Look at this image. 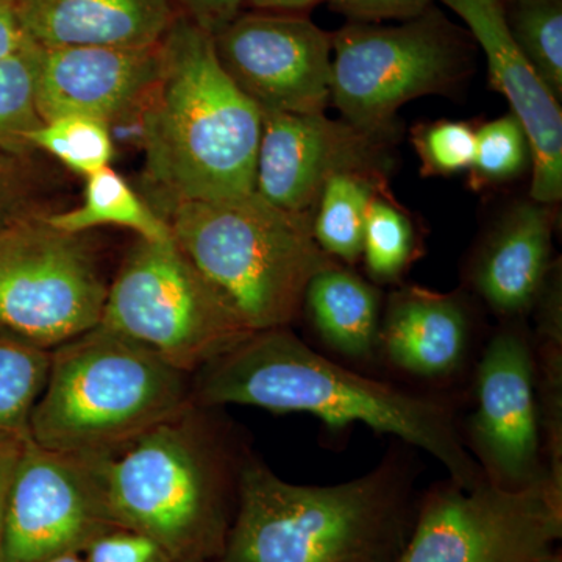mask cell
<instances>
[{
  "label": "cell",
  "instance_id": "cell-30",
  "mask_svg": "<svg viewBox=\"0 0 562 562\" xmlns=\"http://www.w3.org/2000/svg\"><path fill=\"white\" fill-rule=\"evenodd\" d=\"M476 127L465 121H432L412 132L422 177H450L469 172L475 157Z\"/></svg>",
  "mask_w": 562,
  "mask_h": 562
},
{
  "label": "cell",
  "instance_id": "cell-15",
  "mask_svg": "<svg viewBox=\"0 0 562 562\" xmlns=\"http://www.w3.org/2000/svg\"><path fill=\"white\" fill-rule=\"evenodd\" d=\"M464 22L487 63L491 87L505 95L531 146L530 199L554 205L562 199L561 102L546 87L505 20L503 0H441Z\"/></svg>",
  "mask_w": 562,
  "mask_h": 562
},
{
  "label": "cell",
  "instance_id": "cell-17",
  "mask_svg": "<svg viewBox=\"0 0 562 562\" xmlns=\"http://www.w3.org/2000/svg\"><path fill=\"white\" fill-rule=\"evenodd\" d=\"M557 206L524 199L491 225L469 265V283L503 322L525 321L552 271Z\"/></svg>",
  "mask_w": 562,
  "mask_h": 562
},
{
  "label": "cell",
  "instance_id": "cell-25",
  "mask_svg": "<svg viewBox=\"0 0 562 562\" xmlns=\"http://www.w3.org/2000/svg\"><path fill=\"white\" fill-rule=\"evenodd\" d=\"M41 47L27 40L0 60V151L2 154L31 157L32 132L41 120L36 105V70Z\"/></svg>",
  "mask_w": 562,
  "mask_h": 562
},
{
  "label": "cell",
  "instance_id": "cell-22",
  "mask_svg": "<svg viewBox=\"0 0 562 562\" xmlns=\"http://www.w3.org/2000/svg\"><path fill=\"white\" fill-rule=\"evenodd\" d=\"M46 220L58 231L77 235L99 227H117L146 241H173L168 221L111 166L85 179L80 205L57 213L47 211Z\"/></svg>",
  "mask_w": 562,
  "mask_h": 562
},
{
  "label": "cell",
  "instance_id": "cell-38",
  "mask_svg": "<svg viewBox=\"0 0 562 562\" xmlns=\"http://www.w3.org/2000/svg\"><path fill=\"white\" fill-rule=\"evenodd\" d=\"M44 562H85L83 558H81L80 553H66L61 554V557L52 558V560H47Z\"/></svg>",
  "mask_w": 562,
  "mask_h": 562
},
{
  "label": "cell",
  "instance_id": "cell-7",
  "mask_svg": "<svg viewBox=\"0 0 562 562\" xmlns=\"http://www.w3.org/2000/svg\"><path fill=\"white\" fill-rule=\"evenodd\" d=\"M331 103L361 131L397 139V113L425 95H454L475 72L468 29L438 7L401 24L347 22L331 32Z\"/></svg>",
  "mask_w": 562,
  "mask_h": 562
},
{
  "label": "cell",
  "instance_id": "cell-5",
  "mask_svg": "<svg viewBox=\"0 0 562 562\" xmlns=\"http://www.w3.org/2000/svg\"><path fill=\"white\" fill-rule=\"evenodd\" d=\"M192 375L99 324L50 350L49 373L29 422L44 449L94 453L192 405Z\"/></svg>",
  "mask_w": 562,
  "mask_h": 562
},
{
  "label": "cell",
  "instance_id": "cell-39",
  "mask_svg": "<svg viewBox=\"0 0 562 562\" xmlns=\"http://www.w3.org/2000/svg\"><path fill=\"white\" fill-rule=\"evenodd\" d=\"M538 562H562V554L560 552V550H552V552H549L547 554H543V557L541 558V560H539Z\"/></svg>",
  "mask_w": 562,
  "mask_h": 562
},
{
  "label": "cell",
  "instance_id": "cell-33",
  "mask_svg": "<svg viewBox=\"0 0 562 562\" xmlns=\"http://www.w3.org/2000/svg\"><path fill=\"white\" fill-rule=\"evenodd\" d=\"M333 13L347 22L406 21L419 16L435 5V0H327Z\"/></svg>",
  "mask_w": 562,
  "mask_h": 562
},
{
  "label": "cell",
  "instance_id": "cell-32",
  "mask_svg": "<svg viewBox=\"0 0 562 562\" xmlns=\"http://www.w3.org/2000/svg\"><path fill=\"white\" fill-rule=\"evenodd\" d=\"M31 158L0 151V228L25 214L44 211Z\"/></svg>",
  "mask_w": 562,
  "mask_h": 562
},
{
  "label": "cell",
  "instance_id": "cell-36",
  "mask_svg": "<svg viewBox=\"0 0 562 562\" xmlns=\"http://www.w3.org/2000/svg\"><path fill=\"white\" fill-rule=\"evenodd\" d=\"M27 40L18 20L14 0H0V60L20 49Z\"/></svg>",
  "mask_w": 562,
  "mask_h": 562
},
{
  "label": "cell",
  "instance_id": "cell-24",
  "mask_svg": "<svg viewBox=\"0 0 562 562\" xmlns=\"http://www.w3.org/2000/svg\"><path fill=\"white\" fill-rule=\"evenodd\" d=\"M419 228L392 198L390 188L373 199L362 235L361 261L376 286L403 279L420 254Z\"/></svg>",
  "mask_w": 562,
  "mask_h": 562
},
{
  "label": "cell",
  "instance_id": "cell-16",
  "mask_svg": "<svg viewBox=\"0 0 562 562\" xmlns=\"http://www.w3.org/2000/svg\"><path fill=\"white\" fill-rule=\"evenodd\" d=\"M161 63V43L41 47L35 87L41 120L87 116L113 127L138 109L160 77Z\"/></svg>",
  "mask_w": 562,
  "mask_h": 562
},
{
  "label": "cell",
  "instance_id": "cell-1",
  "mask_svg": "<svg viewBox=\"0 0 562 562\" xmlns=\"http://www.w3.org/2000/svg\"><path fill=\"white\" fill-rule=\"evenodd\" d=\"M192 402L202 408L310 414L331 430L362 424L430 453L464 490L486 480L465 447L452 403L351 371L306 346L290 327L250 333L203 366L192 375Z\"/></svg>",
  "mask_w": 562,
  "mask_h": 562
},
{
  "label": "cell",
  "instance_id": "cell-3",
  "mask_svg": "<svg viewBox=\"0 0 562 562\" xmlns=\"http://www.w3.org/2000/svg\"><path fill=\"white\" fill-rule=\"evenodd\" d=\"M161 72L138 114L144 177L158 213L255 191L262 111L227 76L213 36L180 16L161 40Z\"/></svg>",
  "mask_w": 562,
  "mask_h": 562
},
{
  "label": "cell",
  "instance_id": "cell-20",
  "mask_svg": "<svg viewBox=\"0 0 562 562\" xmlns=\"http://www.w3.org/2000/svg\"><path fill=\"white\" fill-rule=\"evenodd\" d=\"M383 305L380 286L331 261L310 280L302 313L325 347L346 360L369 362L376 358Z\"/></svg>",
  "mask_w": 562,
  "mask_h": 562
},
{
  "label": "cell",
  "instance_id": "cell-26",
  "mask_svg": "<svg viewBox=\"0 0 562 562\" xmlns=\"http://www.w3.org/2000/svg\"><path fill=\"white\" fill-rule=\"evenodd\" d=\"M517 47L558 101H562V0H503Z\"/></svg>",
  "mask_w": 562,
  "mask_h": 562
},
{
  "label": "cell",
  "instance_id": "cell-29",
  "mask_svg": "<svg viewBox=\"0 0 562 562\" xmlns=\"http://www.w3.org/2000/svg\"><path fill=\"white\" fill-rule=\"evenodd\" d=\"M528 168H531L530 140L512 111L476 127L475 157L469 169L473 190L512 183Z\"/></svg>",
  "mask_w": 562,
  "mask_h": 562
},
{
  "label": "cell",
  "instance_id": "cell-35",
  "mask_svg": "<svg viewBox=\"0 0 562 562\" xmlns=\"http://www.w3.org/2000/svg\"><path fill=\"white\" fill-rule=\"evenodd\" d=\"M27 438L29 435L0 431V539H2L3 519H5L11 483H13L14 472L20 464Z\"/></svg>",
  "mask_w": 562,
  "mask_h": 562
},
{
  "label": "cell",
  "instance_id": "cell-2",
  "mask_svg": "<svg viewBox=\"0 0 562 562\" xmlns=\"http://www.w3.org/2000/svg\"><path fill=\"white\" fill-rule=\"evenodd\" d=\"M222 408L188 406L128 441L90 457L111 519L149 536L176 562L224 552L249 450Z\"/></svg>",
  "mask_w": 562,
  "mask_h": 562
},
{
  "label": "cell",
  "instance_id": "cell-8",
  "mask_svg": "<svg viewBox=\"0 0 562 562\" xmlns=\"http://www.w3.org/2000/svg\"><path fill=\"white\" fill-rule=\"evenodd\" d=\"M101 325L190 375L254 333L176 241L139 238L110 283Z\"/></svg>",
  "mask_w": 562,
  "mask_h": 562
},
{
  "label": "cell",
  "instance_id": "cell-11",
  "mask_svg": "<svg viewBox=\"0 0 562 562\" xmlns=\"http://www.w3.org/2000/svg\"><path fill=\"white\" fill-rule=\"evenodd\" d=\"M462 439L487 482L522 490L547 475L532 338L525 321L503 322L475 373V408Z\"/></svg>",
  "mask_w": 562,
  "mask_h": 562
},
{
  "label": "cell",
  "instance_id": "cell-4",
  "mask_svg": "<svg viewBox=\"0 0 562 562\" xmlns=\"http://www.w3.org/2000/svg\"><path fill=\"white\" fill-rule=\"evenodd\" d=\"M413 475L406 454L391 453L350 482L294 484L249 453L216 562H397L414 520Z\"/></svg>",
  "mask_w": 562,
  "mask_h": 562
},
{
  "label": "cell",
  "instance_id": "cell-34",
  "mask_svg": "<svg viewBox=\"0 0 562 562\" xmlns=\"http://www.w3.org/2000/svg\"><path fill=\"white\" fill-rule=\"evenodd\" d=\"M181 16L194 22L211 36L220 33L246 7V0H172Z\"/></svg>",
  "mask_w": 562,
  "mask_h": 562
},
{
  "label": "cell",
  "instance_id": "cell-21",
  "mask_svg": "<svg viewBox=\"0 0 562 562\" xmlns=\"http://www.w3.org/2000/svg\"><path fill=\"white\" fill-rule=\"evenodd\" d=\"M561 265L554 262L531 313L539 416L547 476L562 491V284Z\"/></svg>",
  "mask_w": 562,
  "mask_h": 562
},
{
  "label": "cell",
  "instance_id": "cell-37",
  "mask_svg": "<svg viewBox=\"0 0 562 562\" xmlns=\"http://www.w3.org/2000/svg\"><path fill=\"white\" fill-rule=\"evenodd\" d=\"M322 0H246V7L254 10L303 11L306 13Z\"/></svg>",
  "mask_w": 562,
  "mask_h": 562
},
{
  "label": "cell",
  "instance_id": "cell-23",
  "mask_svg": "<svg viewBox=\"0 0 562 562\" xmlns=\"http://www.w3.org/2000/svg\"><path fill=\"white\" fill-rule=\"evenodd\" d=\"M390 188L383 173L351 171L333 176L313 210V236L331 260L353 266L361 261L362 235L373 199Z\"/></svg>",
  "mask_w": 562,
  "mask_h": 562
},
{
  "label": "cell",
  "instance_id": "cell-12",
  "mask_svg": "<svg viewBox=\"0 0 562 562\" xmlns=\"http://www.w3.org/2000/svg\"><path fill=\"white\" fill-rule=\"evenodd\" d=\"M213 43L222 68L262 113H325L330 105L331 33L303 11H243Z\"/></svg>",
  "mask_w": 562,
  "mask_h": 562
},
{
  "label": "cell",
  "instance_id": "cell-28",
  "mask_svg": "<svg viewBox=\"0 0 562 562\" xmlns=\"http://www.w3.org/2000/svg\"><path fill=\"white\" fill-rule=\"evenodd\" d=\"M29 140L33 151L49 155L83 179L109 168L116 155L110 125L94 117L63 116L43 122Z\"/></svg>",
  "mask_w": 562,
  "mask_h": 562
},
{
  "label": "cell",
  "instance_id": "cell-6",
  "mask_svg": "<svg viewBox=\"0 0 562 562\" xmlns=\"http://www.w3.org/2000/svg\"><path fill=\"white\" fill-rule=\"evenodd\" d=\"M160 214L180 250L254 331L290 327L310 280L335 261L317 246L312 216L277 209L255 191L176 202Z\"/></svg>",
  "mask_w": 562,
  "mask_h": 562
},
{
  "label": "cell",
  "instance_id": "cell-14",
  "mask_svg": "<svg viewBox=\"0 0 562 562\" xmlns=\"http://www.w3.org/2000/svg\"><path fill=\"white\" fill-rule=\"evenodd\" d=\"M392 147L394 140L325 113H262L255 192L277 209L313 217L333 176L364 171L390 177Z\"/></svg>",
  "mask_w": 562,
  "mask_h": 562
},
{
  "label": "cell",
  "instance_id": "cell-9",
  "mask_svg": "<svg viewBox=\"0 0 562 562\" xmlns=\"http://www.w3.org/2000/svg\"><path fill=\"white\" fill-rule=\"evenodd\" d=\"M46 213L0 228V330L50 351L101 324L110 283L87 235Z\"/></svg>",
  "mask_w": 562,
  "mask_h": 562
},
{
  "label": "cell",
  "instance_id": "cell-27",
  "mask_svg": "<svg viewBox=\"0 0 562 562\" xmlns=\"http://www.w3.org/2000/svg\"><path fill=\"white\" fill-rule=\"evenodd\" d=\"M49 366V350L0 330V431L29 435Z\"/></svg>",
  "mask_w": 562,
  "mask_h": 562
},
{
  "label": "cell",
  "instance_id": "cell-31",
  "mask_svg": "<svg viewBox=\"0 0 562 562\" xmlns=\"http://www.w3.org/2000/svg\"><path fill=\"white\" fill-rule=\"evenodd\" d=\"M80 554L85 562H176L149 536L120 525L101 532Z\"/></svg>",
  "mask_w": 562,
  "mask_h": 562
},
{
  "label": "cell",
  "instance_id": "cell-19",
  "mask_svg": "<svg viewBox=\"0 0 562 562\" xmlns=\"http://www.w3.org/2000/svg\"><path fill=\"white\" fill-rule=\"evenodd\" d=\"M25 36L43 49L150 47L180 16L172 0H14Z\"/></svg>",
  "mask_w": 562,
  "mask_h": 562
},
{
  "label": "cell",
  "instance_id": "cell-18",
  "mask_svg": "<svg viewBox=\"0 0 562 562\" xmlns=\"http://www.w3.org/2000/svg\"><path fill=\"white\" fill-rule=\"evenodd\" d=\"M472 330L461 292L401 286L384 299L376 358L413 379L441 382L468 361Z\"/></svg>",
  "mask_w": 562,
  "mask_h": 562
},
{
  "label": "cell",
  "instance_id": "cell-10",
  "mask_svg": "<svg viewBox=\"0 0 562 562\" xmlns=\"http://www.w3.org/2000/svg\"><path fill=\"white\" fill-rule=\"evenodd\" d=\"M562 536V491L549 476L503 490L438 484L422 497L397 562H538Z\"/></svg>",
  "mask_w": 562,
  "mask_h": 562
},
{
  "label": "cell",
  "instance_id": "cell-13",
  "mask_svg": "<svg viewBox=\"0 0 562 562\" xmlns=\"http://www.w3.org/2000/svg\"><path fill=\"white\" fill-rule=\"evenodd\" d=\"M113 527L90 457L44 449L29 436L7 502L0 562L80 553Z\"/></svg>",
  "mask_w": 562,
  "mask_h": 562
}]
</instances>
